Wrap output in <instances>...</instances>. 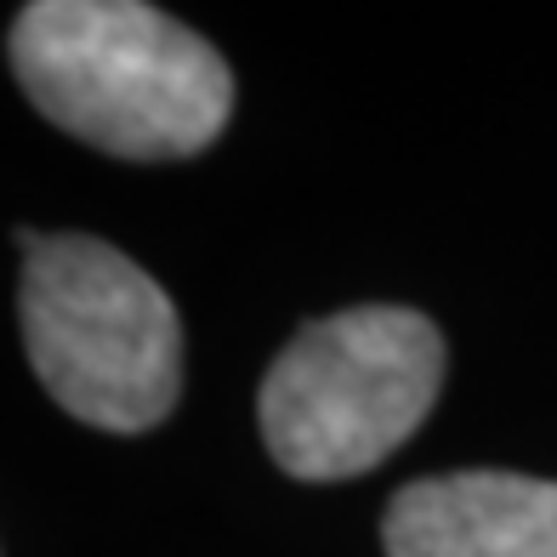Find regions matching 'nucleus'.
<instances>
[{
    "label": "nucleus",
    "instance_id": "nucleus-1",
    "mask_svg": "<svg viewBox=\"0 0 557 557\" xmlns=\"http://www.w3.org/2000/svg\"><path fill=\"white\" fill-rule=\"evenodd\" d=\"M7 58L58 132L120 160H188L234 114L216 46L148 0H29Z\"/></svg>",
    "mask_w": 557,
    "mask_h": 557
},
{
    "label": "nucleus",
    "instance_id": "nucleus-3",
    "mask_svg": "<svg viewBox=\"0 0 557 557\" xmlns=\"http://www.w3.org/2000/svg\"><path fill=\"white\" fill-rule=\"evenodd\" d=\"M444 393V336L416 308L370 301L296 331L262 375V438L308 484L382 467Z\"/></svg>",
    "mask_w": 557,
    "mask_h": 557
},
{
    "label": "nucleus",
    "instance_id": "nucleus-4",
    "mask_svg": "<svg viewBox=\"0 0 557 557\" xmlns=\"http://www.w3.org/2000/svg\"><path fill=\"white\" fill-rule=\"evenodd\" d=\"M387 557H557V484L529 472H444L404 484L382 518Z\"/></svg>",
    "mask_w": 557,
    "mask_h": 557
},
{
    "label": "nucleus",
    "instance_id": "nucleus-2",
    "mask_svg": "<svg viewBox=\"0 0 557 557\" xmlns=\"http://www.w3.org/2000/svg\"><path fill=\"white\" fill-rule=\"evenodd\" d=\"M23 347L74 421L148 433L183 393V319L154 273L86 234H17Z\"/></svg>",
    "mask_w": 557,
    "mask_h": 557
}]
</instances>
